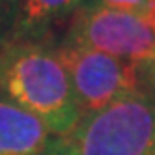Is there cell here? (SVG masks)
<instances>
[{
  "instance_id": "1",
  "label": "cell",
  "mask_w": 155,
  "mask_h": 155,
  "mask_svg": "<svg viewBox=\"0 0 155 155\" xmlns=\"http://www.w3.org/2000/svg\"><path fill=\"white\" fill-rule=\"evenodd\" d=\"M0 90L41 120L51 137L69 133L82 118L58 52L39 45H15L0 54Z\"/></svg>"
},
{
  "instance_id": "2",
  "label": "cell",
  "mask_w": 155,
  "mask_h": 155,
  "mask_svg": "<svg viewBox=\"0 0 155 155\" xmlns=\"http://www.w3.org/2000/svg\"><path fill=\"white\" fill-rule=\"evenodd\" d=\"M39 155H155V101L138 92L84 114Z\"/></svg>"
},
{
  "instance_id": "3",
  "label": "cell",
  "mask_w": 155,
  "mask_h": 155,
  "mask_svg": "<svg viewBox=\"0 0 155 155\" xmlns=\"http://www.w3.org/2000/svg\"><path fill=\"white\" fill-rule=\"evenodd\" d=\"M65 45L94 49L137 65H155V21L94 6L75 19Z\"/></svg>"
},
{
  "instance_id": "4",
  "label": "cell",
  "mask_w": 155,
  "mask_h": 155,
  "mask_svg": "<svg viewBox=\"0 0 155 155\" xmlns=\"http://www.w3.org/2000/svg\"><path fill=\"white\" fill-rule=\"evenodd\" d=\"M56 52L68 71L82 116L101 110L125 95L142 92L140 65L133 62L79 45H64Z\"/></svg>"
},
{
  "instance_id": "5",
  "label": "cell",
  "mask_w": 155,
  "mask_h": 155,
  "mask_svg": "<svg viewBox=\"0 0 155 155\" xmlns=\"http://www.w3.org/2000/svg\"><path fill=\"white\" fill-rule=\"evenodd\" d=\"M49 138L41 120L0 97V155H39Z\"/></svg>"
},
{
  "instance_id": "6",
  "label": "cell",
  "mask_w": 155,
  "mask_h": 155,
  "mask_svg": "<svg viewBox=\"0 0 155 155\" xmlns=\"http://www.w3.org/2000/svg\"><path fill=\"white\" fill-rule=\"evenodd\" d=\"M77 0H23L25 25H43L75 6Z\"/></svg>"
},
{
  "instance_id": "7",
  "label": "cell",
  "mask_w": 155,
  "mask_h": 155,
  "mask_svg": "<svg viewBox=\"0 0 155 155\" xmlns=\"http://www.w3.org/2000/svg\"><path fill=\"white\" fill-rule=\"evenodd\" d=\"M95 6L116 9V12H125V13H135L155 21L153 0H95Z\"/></svg>"
}]
</instances>
